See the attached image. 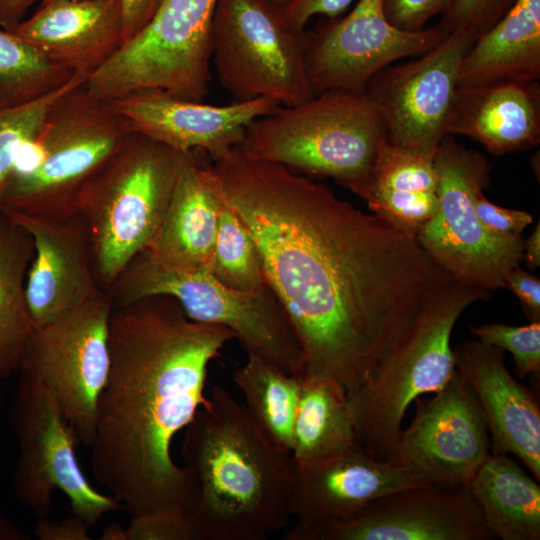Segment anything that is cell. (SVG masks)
I'll list each match as a JSON object with an SVG mask.
<instances>
[{"instance_id":"cell-11","label":"cell","mask_w":540,"mask_h":540,"mask_svg":"<svg viewBox=\"0 0 540 540\" xmlns=\"http://www.w3.org/2000/svg\"><path fill=\"white\" fill-rule=\"evenodd\" d=\"M309 36L272 0H218L212 62L219 83L238 101L266 97L291 106L310 99Z\"/></svg>"},{"instance_id":"cell-20","label":"cell","mask_w":540,"mask_h":540,"mask_svg":"<svg viewBox=\"0 0 540 540\" xmlns=\"http://www.w3.org/2000/svg\"><path fill=\"white\" fill-rule=\"evenodd\" d=\"M455 367L473 391L494 455L517 456L540 480V406L508 371L502 349L479 339L453 348Z\"/></svg>"},{"instance_id":"cell-2","label":"cell","mask_w":540,"mask_h":540,"mask_svg":"<svg viewBox=\"0 0 540 540\" xmlns=\"http://www.w3.org/2000/svg\"><path fill=\"white\" fill-rule=\"evenodd\" d=\"M235 334L191 320L169 295L113 305L110 372L90 444L95 480L131 514L176 508L190 515L195 483L172 459L175 435L206 402L210 363Z\"/></svg>"},{"instance_id":"cell-26","label":"cell","mask_w":540,"mask_h":540,"mask_svg":"<svg viewBox=\"0 0 540 540\" xmlns=\"http://www.w3.org/2000/svg\"><path fill=\"white\" fill-rule=\"evenodd\" d=\"M540 78V0H515L466 52L457 87L526 83Z\"/></svg>"},{"instance_id":"cell-13","label":"cell","mask_w":540,"mask_h":540,"mask_svg":"<svg viewBox=\"0 0 540 540\" xmlns=\"http://www.w3.org/2000/svg\"><path fill=\"white\" fill-rule=\"evenodd\" d=\"M107 292L35 327L19 373L38 380L52 395L78 443L90 446L97 406L110 372Z\"/></svg>"},{"instance_id":"cell-7","label":"cell","mask_w":540,"mask_h":540,"mask_svg":"<svg viewBox=\"0 0 540 540\" xmlns=\"http://www.w3.org/2000/svg\"><path fill=\"white\" fill-rule=\"evenodd\" d=\"M195 151L182 153L134 132L84 193L77 212L86 221L96 279L105 292L150 246Z\"/></svg>"},{"instance_id":"cell-38","label":"cell","mask_w":540,"mask_h":540,"mask_svg":"<svg viewBox=\"0 0 540 540\" xmlns=\"http://www.w3.org/2000/svg\"><path fill=\"white\" fill-rule=\"evenodd\" d=\"M475 209L483 225L492 233L501 236H519L532 223V216L525 211L501 207L489 201L480 192L475 200Z\"/></svg>"},{"instance_id":"cell-28","label":"cell","mask_w":540,"mask_h":540,"mask_svg":"<svg viewBox=\"0 0 540 540\" xmlns=\"http://www.w3.org/2000/svg\"><path fill=\"white\" fill-rule=\"evenodd\" d=\"M354 446V422L346 389L327 376L302 375L292 430L295 466L330 460Z\"/></svg>"},{"instance_id":"cell-30","label":"cell","mask_w":540,"mask_h":540,"mask_svg":"<svg viewBox=\"0 0 540 540\" xmlns=\"http://www.w3.org/2000/svg\"><path fill=\"white\" fill-rule=\"evenodd\" d=\"M245 400V409L260 433L277 449L291 454L292 430L302 375L248 354L232 375Z\"/></svg>"},{"instance_id":"cell-35","label":"cell","mask_w":540,"mask_h":540,"mask_svg":"<svg viewBox=\"0 0 540 540\" xmlns=\"http://www.w3.org/2000/svg\"><path fill=\"white\" fill-rule=\"evenodd\" d=\"M127 535L128 540H205L192 516L176 508L132 514Z\"/></svg>"},{"instance_id":"cell-23","label":"cell","mask_w":540,"mask_h":540,"mask_svg":"<svg viewBox=\"0 0 540 540\" xmlns=\"http://www.w3.org/2000/svg\"><path fill=\"white\" fill-rule=\"evenodd\" d=\"M446 132L470 137L498 156L535 147L540 142L539 82L457 87Z\"/></svg>"},{"instance_id":"cell-46","label":"cell","mask_w":540,"mask_h":540,"mask_svg":"<svg viewBox=\"0 0 540 540\" xmlns=\"http://www.w3.org/2000/svg\"><path fill=\"white\" fill-rule=\"evenodd\" d=\"M100 539L128 540L127 527L125 528L119 523H111L104 528Z\"/></svg>"},{"instance_id":"cell-45","label":"cell","mask_w":540,"mask_h":540,"mask_svg":"<svg viewBox=\"0 0 540 540\" xmlns=\"http://www.w3.org/2000/svg\"><path fill=\"white\" fill-rule=\"evenodd\" d=\"M30 537L12 520L0 515V540H29Z\"/></svg>"},{"instance_id":"cell-3","label":"cell","mask_w":540,"mask_h":540,"mask_svg":"<svg viewBox=\"0 0 540 540\" xmlns=\"http://www.w3.org/2000/svg\"><path fill=\"white\" fill-rule=\"evenodd\" d=\"M182 458L196 487L191 514L205 540H264L285 527L295 464L221 386L185 428Z\"/></svg>"},{"instance_id":"cell-4","label":"cell","mask_w":540,"mask_h":540,"mask_svg":"<svg viewBox=\"0 0 540 540\" xmlns=\"http://www.w3.org/2000/svg\"><path fill=\"white\" fill-rule=\"evenodd\" d=\"M489 294L450 277L429 296L380 365L347 393L356 449L387 461L411 403L456 372L451 336L458 318Z\"/></svg>"},{"instance_id":"cell-32","label":"cell","mask_w":540,"mask_h":540,"mask_svg":"<svg viewBox=\"0 0 540 540\" xmlns=\"http://www.w3.org/2000/svg\"><path fill=\"white\" fill-rule=\"evenodd\" d=\"M210 182L212 183L211 180ZM212 185L218 193L219 205L216 240L209 273L231 289L242 292L259 291L268 285L255 242L236 212L215 185Z\"/></svg>"},{"instance_id":"cell-8","label":"cell","mask_w":540,"mask_h":540,"mask_svg":"<svg viewBox=\"0 0 540 540\" xmlns=\"http://www.w3.org/2000/svg\"><path fill=\"white\" fill-rule=\"evenodd\" d=\"M106 292L113 305L151 295L172 296L191 320L230 329L247 354L289 374L303 375L300 345L269 286L256 292L237 291L221 284L209 271L173 268L143 251Z\"/></svg>"},{"instance_id":"cell-36","label":"cell","mask_w":540,"mask_h":540,"mask_svg":"<svg viewBox=\"0 0 540 540\" xmlns=\"http://www.w3.org/2000/svg\"><path fill=\"white\" fill-rule=\"evenodd\" d=\"M515 0H454L436 25L444 33L464 31L476 40L487 32Z\"/></svg>"},{"instance_id":"cell-1","label":"cell","mask_w":540,"mask_h":540,"mask_svg":"<svg viewBox=\"0 0 540 540\" xmlns=\"http://www.w3.org/2000/svg\"><path fill=\"white\" fill-rule=\"evenodd\" d=\"M205 168L255 242L303 375L355 391L450 276L415 236L284 165L237 146Z\"/></svg>"},{"instance_id":"cell-9","label":"cell","mask_w":540,"mask_h":540,"mask_svg":"<svg viewBox=\"0 0 540 540\" xmlns=\"http://www.w3.org/2000/svg\"><path fill=\"white\" fill-rule=\"evenodd\" d=\"M434 166L438 207L417 241L451 278L488 291L505 288L507 276L524 259V239L494 234L478 217L475 200L490 183V163L447 134Z\"/></svg>"},{"instance_id":"cell-48","label":"cell","mask_w":540,"mask_h":540,"mask_svg":"<svg viewBox=\"0 0 540 540\" xmlns=\"http://www.w3.org/2000/svg\"><path fill=\"white\" fill-rule=\"evenodd\" d=\"M4 407V401L3 398L0 395V410Z\"/></svg>"},{"instance_id":"cell-14","label":"cell","mask_w":540,"mask_h":540,"mask_svg":"<svg viewBox=\"0 0 540 540\" xmlns=\"http://www.w3.org/2000/svg\"><path fill=\"white\" fill-rule=\"evenodd\" d=\"M384 0H357L344 16L310 30L306 71L312 95L330 90L365 91L394 62L419 56L447 35L437 26L404 31L387 19Z\"/></svg>"},{"instance_id":"cell-24","label":"cell","mask_w":540,"mask_h":540,"mask_svg":"<svg viewBox=\"0 0 540 540\" xmlns=\"http://www.w3.org/2000/svg\"><path fill=\"white\" fill-rule=\"evenodd\" d=\"M196 150L182 168L148 252L159 262L186 271H209L218 226V193Z\"/></svg>"},{"instance_id":"cell-27","label":"cell","mask_w":540,"mask_h":540,"mask_svg":"<svg viewBox=\"0 0 540 540\" xmlns=\"http://www.w3.org/2000/svg\"><path fill=\"white\" fill-rule=\"evenodd\" d=\"M508 455L491 454L467 485L494 538L540 539V486Z\"/></svg>"},{"instance_id":"cell-31","label":"cell","mask_w":540,"mask_h":540,"mask_svg":"<svg viewBox=\"0 0 540 540\" xmlns=\"http://www.w3.org/2000/svg\"><path fill=\"white\" fill-rule=\"evenodd\" d=\"M75 74L0 27V105L14 106L45 95Z\"/></svg>"},{"instance_id":"cell-41","label":"cell","mask_w":540,"mask_h":540,"mask_svg":"<svg viewBox=\"0 0 540 540\" xmlns=\"http://www.w3.org/2000/svg\"><path fill=\"white\" fill-rule=\"evenodd\" d=\"M88 527L82 518L72 513L60 522L40 517L34 533L40 540H90Z\"/></svg>"},{"instance_id":"cell-42","label":"cell","mask_w":540,"mask_h":540,"mask_svg":"<svg viewBox=\"0 0 540 540\" xmlns=\"http://www.w3.org/2000/svg\"><path fill=\"white\" fill-rule=\"evenodd\" d=\"M119 1L122 12L124 44L137 35L148 24L163 0Z\"/></svg>"},{"instance_id":"cell-29","label":"cell","mask_w":540,"mask_h":540,"mask_svg":"<svg viewBox=\"0 0 540 540\" xmlns=\"http://www.w3.org/2000/svg\"><path fill=\"white\" fill-rule=\"evenodd\" d=\"M34 258L29 232L0 211V379L19 373L34 329L27 299L26 276Z\"/></svg>"},{"instance_id":"cell-10","label":"cell","mask_w":540,"mask_h":540,"mask_svg":"<svg viewBox=\"0 0 540 540\" xmlns=\"http://www.w3.org/2000/svg\"><path fill=\"white\" fill-rule=\"evenodd\" d=\"M218 0H163L148 24L84 86L112 101L141 90L202 101L209 91L212 30Z\"/></svg>"},{"instance_id":"cell-16","label":"cell","mask_w":540,"mask_h":540,"mask_svg":"<svg viewBox=\"0 0 540 540\" xmlns=\"http://www.w3.org/2000/svg\"><path fill=\"white\" fill-rule=\"evenodd\" d=\"M476 38L464 31L447 34L416 60L377 73L365 92L379 111L388 140L436 152L446 124L462 60Z\"/></svg>"},{"instance_id":"cell-33","label":"cell","mask_w":540,"mask_h":540,"mask_svg":"<svg viewBox=\"0 0 540 540\" xmlns=\"http://www.w3.org/2000/svg\"><path fill=\"white\" fill-rule=\"evenodd\" d=\"M85 81L84 76L75 74L64 85L34 100L14 106L0 105V202L23 143L37 134L54 102Z\"/></svg>"},{"instance_id":"cell-25","label":"cell","mask_w":540,"mask_h":540,"mask_svg":"<svg viewBox=\"0 0 540 540\" xmlns=\"http://www.w3.org/2000/svg\"><path fill=\"white\" fill-rule=\"evenodd\" d=\"M435 154L384 138L370 174L356 194L374 214L416 237L438 207Z\"/></svg>"},{"instance_id":"cell-21","label":"cell","mask_w":540,"mask_h":540,"mask_svg":"<svg viewBox=\"0 0 540 540\" xmlns=\"http://www.w3.org/2000/svg\"><path fill=\"white\" fill-rule=\"evenodd\" d=\"M428 484L411 469L353 446L325 462L295 466L289 512L296 525H317L346 517L386 494Z\"/></svg>"},{"instance_id":"cell-18","label":"cell","mask_w":540,"mask_h":540,"mask_svg":"<svg viewBox=\"0 0 540 540\" xmlns=\"http://www.w3.org/2000/svg\"><path fill=\"white\" fill-rule=\"evenodd\" d=\"M109 103L135 132L182 153L201 150L210 160L239 146L251 122L280 106L266 97L216 106L160 90L136 91Z\"/></svg>"},{"instance_id":"cell-40","label":"cell","mask_w":540,"mask_h":540,"mask_svg":"<svg viewBox=\"0 0 540 540\" xmlns=\"http://www.w3.org/2000/svg\"><path fill=\"white\" fill-rule=\"evenodd\" d=\"M505 288L519 299L527 317L540 320V280L533 274L517 267L509 273Z\"/></svg>"},{"instance_id":"cell-49","label":"cell","mask_w":540,"mask_h":540,"mask_svg":"<svg viewBox=\"0 0 540 540\" xmlns=\"http://www.w3.org/2000/svg\"><path fill=\"white\" fill-rule=\"evenodd\" d=\"M48 1V0H42L41 2Z\"/></svg>"},{"instance_id":"cell-37","label":"cell","mask_w":540,"mask_h":540,"mask_svg":"<svg viewBox=\"0 0 540 540\" xmlns=\"http://www.w3.org/2000/svg\"><path fill=\"white\" fill-rule=\"evenodd\" d=\"M454 0H384L389 22L404 31H420L435 16L443 15Z\"/></svg>"},{"instance_id":"cell-6","label":"cell","mask_w":540,"mask_h":540,"mask_svg":"<svg viewBox=\"0 0 540 540\" xmlns=\"http://www.w3.org/2000/svg\"><path fill=\"white\" fill-rule=\"evenodd\" d=\"M84 83L66 91L48 110L36 134L37 159L12 172L0 211L46 216L77 212L88 187L135 132Z\"/></svg>"},{"instance_id":"cell-17","label":"cell","mask_w":540,"mask_h":540,"mask_svg":"<svg viewBox=\"0 0 540 540\" xmlns=\"http://www.w3.org/2000/svg\"><path fill=\"white\" fill-rule=\"evenodd\" d=\"M414 402L415 416L401 430L387 461L430 484L468 485L491 455L488 428L473 391L456 370L431 398Z\"/></svg>"},{"instance_id":"cell-47","label":"cell","mask_w":540,"mask_h":540,"mask_svg":"<svg viewBox=\"0 0 540 540\" xmlns=\"http://www.w3.org/2000/svg\"><path fill=\"white\" fill-rule=\"evenodd\" d=\"M274 3L279 5L280 7H285L288 5L292 0H272Z\"/></svg>"},{"instance_id":"cell-22","label":"cell","mask_w":540,"mask_h":540,"mask_svg":"<svg viewBox=\"0 0 540 540\" xmlns=\"http://www.w3.org/2000/svg\"><path fill=\"white\" fill-rule=\"evenodd\" d=\"M86 79L123 44L119 0H48L10 30Z\"/></svg>"},{"instance_id":"cell-43","label":"cell","mask_w":540,"mask_h":540,"mask_svg":"<svg viewBox=\"0 0 540 540\" xmlns=\"http://www.w3.org/2000/svg\"><path fill=\"white\" fill-rule=\"evenodd\" d=\"M37 0H0V27L12 30L25 16Z\"/></svg>"},{"instance_id":"cell-39","label":"cell","mask_w":540,"mask_h":540,"mask_svg":"<svg viewBox=\"0 0 540 540\" xmlns=\"http://www.w3.org/2000/svg\"><path fill=\"white\" fill-rule=\"evenodd\" d=\"M355 0H292L283 7L287 22L297 30H305L308 21L315 15L327 19L342 16Z\"/></svg>"},{"instance_id":"cell-34","label":"cell","mask_w":540,"mask_h":540,"mask_svg":"<svg viewBox=\"0 0 540 540\" xmlns=\"http://www.w3.org/2000/svg\"><path fill=\"white\" fill-rule=\"evenodd\" d=\"M470 332L479 340L508 350L515 360V371L519 378L540 375V320L524 326L503 323L470 326Z\"/></svg>"},{"instance_id":"cell-12","label":"cell","mask_w":540,"mask_h":540,"mask_svg":"<svg viewBox=\"0 0 540 540\" xmlns=\"http://www.w3.org/2000/svg\"><path fill=\"white\" fill-rule=\"evenodd\" d=\"M18 443L12 483L18 501L38 518L53 509V493L62 491L73 514L89 526L104 514L123 509L111 495L88 482L75 453L78 443L59 406L36 379L20 373L9 410Z\"/></svg>"},{"instance_id":"cell-5","label":"cell","mask_w":540,"mask_h":540,"mask_svg":"<svg viewBox=\"0 0 540 540\" xmlns=\"http://www.w3.org/2000/svg\"><path fill=\"white\" fill-rule=\"evenodd\" d=\"M386 137L365 91L330 90L254 120L238 147L261 160L330 177L356 194Z\"/></svg>"},{"instance_id":"cell-19","label":"cell","mask_w":540,"mask_h":540,"mask_svg":"<svg viewBox=\"0 0 540 540\" xmlns=\"http://www.w3.org/2000/svg\"><path fill=\"white\" fill-rule=\"evenodd\" d=\"M5 214L33 239L26 299L34 328L104 292L96 279L90 235L80 213Z\"/></svg>"},{"instance_id":"cell-44","label":"cell","mask_w":540,"mask_h":540,"mask_svg":"<svg viewBox=\"0 0 540 540\" xmlns=\"http://www.w3.org/2000/svg\"><path fill=\"white\" fill-rule=\"evenodd\" d=\"M523 258L531 267L535 268L540 265V223H537L528 239L524 240Z\"/></svg>"},{"instance_id":"cell-15","label":"cell","mask_w":540,"mask_h":540,"mask_svg":"<svg viewBox=\"0 0 540 540\" xmlns=\"http://www.w3.org/2000/svg\"><path fill=\"white\" fill-rule=\"evenodd\" d=\"M285 540H492L467 485L428 484L379 497L354 513L295 525Z\"/></svg>"}]
</instances>
